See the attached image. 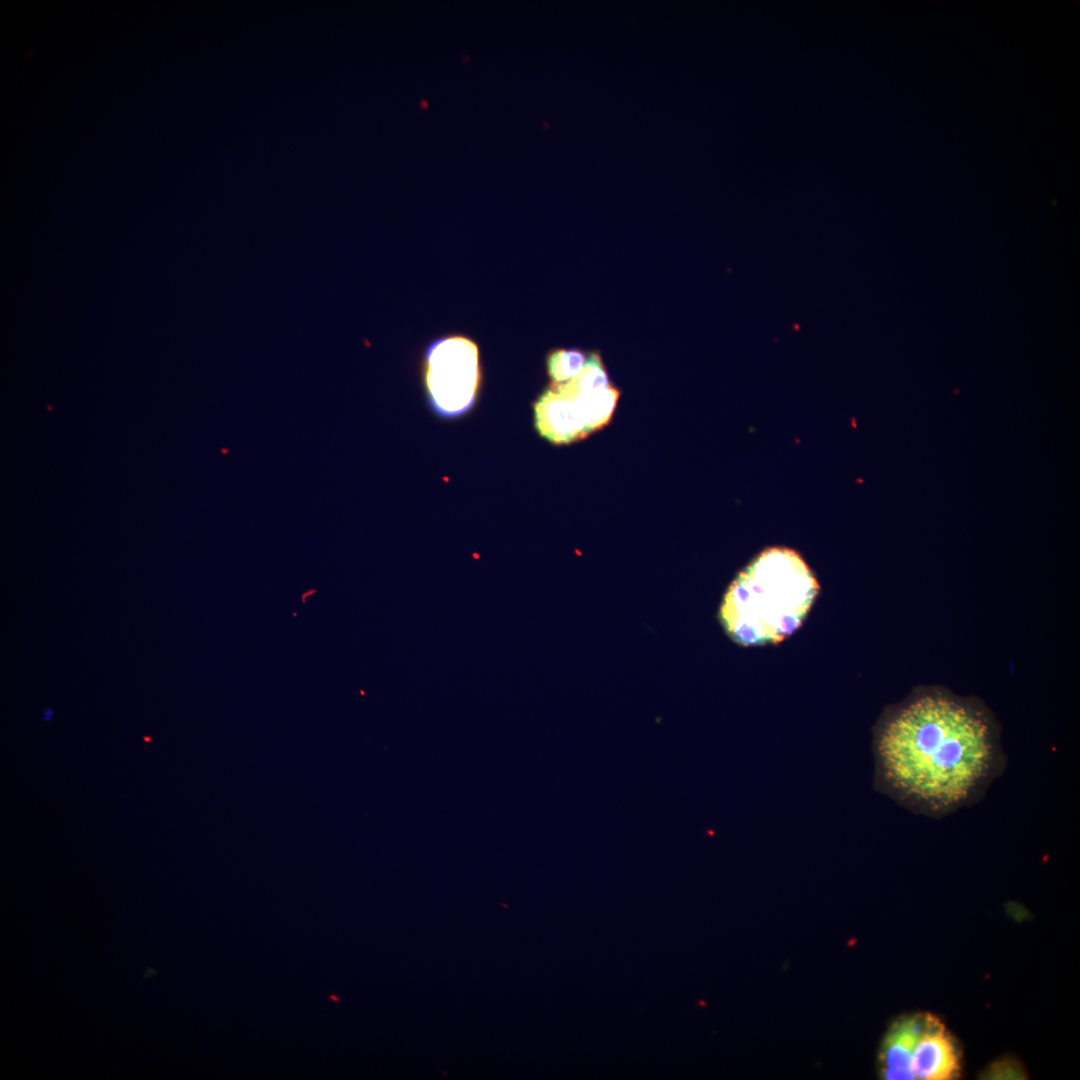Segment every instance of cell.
<instances>
[{"mask_svg": "<svg viewBox=\"0 0 1080 1080\" xmlns=\"http://www.w3.org/2000/svg\"><path fill=\"white\" fill-rule=\"evenodd\" d=\"M926 1015L916 1014L895 1021L883 1040L880 1051L881 1076L887 1080L914 1079L910 1063L921 1036Z\"/></svg>", "mask_w": 1080, "mask_h": 1080, "instance_id": "obj_6", "label": "cell"}, {"mask_svg": "<svg viewBox=\"0 0 1080 1080\" xmlns=\"http://www.w3.org/2000/svg\"><path fill=\"white\" fill-rule=\"evenodd\" d=\"M587 353L578 348L552 349L546 356V368L551 383H564L583 369Z\"/></svg>", "mask_w": 1080, "mask_h": 1080, "instance_id": "obj_8", "label": "cell"}, {"mask_svg": "<svg viewBox=\"0 0 1080 1080\" xmlns=\"http://www.w3.org/2000/svg\"><path fill=\"white\" fill-rule=\"evenodd\" d=\"M423 380L432 410L453 418L474 405L481 383L477 343L463 334L433 340L426 348Z\"/></svg>", "mask_w": 1080, "mask_h": 1080, "instance_id": "obj_3", "label": "cell"}, {"mask_svg": "<svg viewBox=\"0 0 1080 1080\" xmlns=\"http://www.w3.org/2000/svg\"><path fill=\"white\" fill-rule=\"evenodd\" d=\"M557 384L562 385L577 399L586 418L589 434L603 428L609 423L620 396V390L616 385L612 383L610 386L603 389L577 393L572 391L565 383Z\"/></svg>", "mask_w": 1080, "mask_h": 1080, "instance_id": "obj_7", "label": "cell"}, {"mask_svg": "<svg viewBox=\"0 0 1080 1080\" xmlns=\"http://www.w3.org/2000/svg\"><path fill=\"white\" fill-rule=\"evenodd\" d=\"M914 1078L948 1080L958 1076L960 1058L952 1037L940 1021L927 1014L925 1028L911 1058Z\"/></svg>", "mask_w": 1080, "mask_h": 1080, "instance_id": "obj_5", "label": "cell"}, {"mask_svg": "<svg viewBox=\"0 0 1080 1080\" xmlns=\"http://www.w3.org/2000/svg\"><path fill=\"white\" fill-rule=\"evenodd\" d=\"M988 1079H1023L1025 1074L1020 1065L1012 1060L994 1062L984 1073Z\"/></svg>", "mask_w": 1080, "mask_h": 1080, "instance_id": "obj_10", "label": "cell"}, {"mask_svg": "<svg viewBox=\"0 0 1080 1080\" xmlns=\"http://www.w3.org/2000/svg\"><path fill=\"white\" fill-rule=\"evenodd\" d=\"M877 753L885 781L931 810L966 801L996 760L986 721L941 695L921 696L894 712L879 731Z\"/></svg>", "mask_w": 1080, "mask_h": 1080, "instance_id": "obj_1", "label": "cell"}, {"mask_svg": "<svg viewBox=\"0 0 1080 1080\" xmlns=\"http://www.w3.org/2000/svg\"><path fill=\"white\" fill-rule=\"evenodd\" d=\"M564 383L577 393L592 392L610 386L612 382L600 351H589L581 372Z\"/></svg>", "mask_w": 1080, "mask_h": 1080, "instance_id": "obj_9", "label": "cell"}, {"mask_svg": "<svg viewBox=\"0 0 1080 1080\" xmlns=\"http://www.w3.org/2000/svg\"><path fill=\"white\" fill-rule=\"evenodd\" d=\"M533 409L537 432L554 445L569 444L589 435L580 404L560 384L550 382L534 402Z\"/></svg>", "mask_w": 1080, "mask_h": 1080, "instance_id": "obj_4", "label": "cell"}, {"mask_svg": "<svg viewBox=\"0 0 1080 1080\" xmlns=\"http://www.w3.org/2000/svg\"><path fill=\"white\" fill-rule=\"evenodd\" d=\"M819 583L802 556L787 547L760 552L725 591L718 618L728 637L741 646L776 644L807 617Z\"/></svg>", "mask_w": 1080, "mask_h": 1080, "instance_id": "obj_2", "label": "cell"}]
</instances>
